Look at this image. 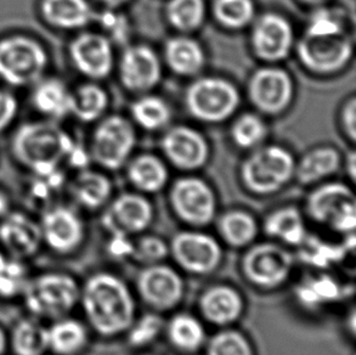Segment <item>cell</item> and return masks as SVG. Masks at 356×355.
Returning a JSON list of instances; mask_svg holds the SVG:
<instances>
[{"instance_id":"6da1fadb","label":"cell","mask_w":356,"mask_h":355,"mask_svg":"<svg viewBox=\"0 0 356 355\" xmlns=\"http://www.w3.org/2000/svg\"><path fill=\"white\" fill-rule=\"evenodd\" d=\"M79 299L90 326L102 336L123 333L134 322V298L117 275L94 274L84 283Z\"/></svg>"},{"instance_id":"7a4b0ae2","label":"cell","mask_w":356,"mask_h":355,"mask_svg":"<svg viewBox=\"0 0 356 355\" xmlns=\"http://www.w3.org/2000/svg\"><path fill=\"white\" fill-rule=\"evenodd\" d=\"M74 149L72 139L54 120L26 123L17 129L13 151L19 164L32 174L58 171Z\"/></svg>"},{"instance_id":"3957f363","label":"cell","mask_w":356,"mask_h":355,"mask_svg":"<svg viewBox=\"0 0 356 355\" xmlns=\"http://www.w3.org/2000/svg\"><path fill=\"white\" fill-rule=\"evenodd\" d=\"M296 159L280 145H261L243 161L240 175L248 191L268 196L280 191L294 178Z\"/></svg>"},{"instance_id":"277c9868","label":"cell","mask_w":356,"mask_h":355,"mask_svg":"<svg viewBox=\"0 0 356 355\" xmlns=\"http://www.w3.org/2000/svg\"><path fill=\"white\" fill-rule=\"evenodd\" d=\"M185 107L195 120L217 125L232 118L240 106L236 86L225 78L207 76L195 79L184 96Z\"/></svg>"},{"instance_id":"5b68a950","label":"cell","mask_w":356,"mask_h":355,"mask_svg":"<svg viewBox=\"0 0 356 355\" xmlns=\"http://www.w3.org/2000/svg\"><path fill=\"white\" fill-rule=\"evenodd\" d=\"M22 294L26 307L35 317L58 319L77 304L81 288L71 275L47 273L29 278Z\"/></svg>"},{"instance_id":"8992f818","label":"cell","mask_w":356,"mask_h":355,"mask_svg":"<svg viewBox=\"0 0 356 355\" xmlns=\"http://www.w3.org/2000/svg\"><path fill=\"white\" fill-rule=\"evenodd\" d=\"M48 55L42 44L26 36L0 40V79L13 87L34 86L43 77Z\"/></svg>"},{"instance_id":"52a82bcc","label":"cell","mask_w":356,"mask_h":355,"mask_svg":"<svg viewBox=\"0 0 356 355\" xmlns=\"http://www.w3.org/2000/svg\"><path fill=\"white\" fill-rule=\"evenodd\" d=\"M309 216L338 234L352 235L356 226V198L343 182H326L314 189L307 200Z\"/></svg>"},{"instance_id":"ba28073f","label":"cell","mask_w":356,"mask_h":355,"mask_svg":"<svg viewBox=\"0 0 356 355\" xmlns=\"http://www.w3.org/2000/svg\"><path fill=\"white\" fill-rule=\"evenodd\" d=\"M300 63L318 76L341 72L350 63L354 45L348 34L304 33L297 44Z\"/></svg>"},{"instance_id":"9c48e42d","label":"cell","mask_w":356,"mask_h":355,"mask_svg":"<svg viewBox=\"0 0 356 355\" xmlns=\"http://www.w3.org/2000/svg\"><path fill=\"white\" fill-rule=\"evenodd\" d=\"M136 143L134 125L122 116L106 117L92 133L90 156L102 168L118 171L128 164Z\"/></svg>"},{"instance_id":"30bf717a","label":"cell","mask_w":356,"mask_h":355,"mask_svg":"<svg viewBox=\"0 0 356 355\" xmlns=\"http://www.w3.org/2000/svg\"><path fill=\"white\" fill-rule=\"evenodd\" d=\"M169 202L180 221L196 228L208 226L217 214L216 194L201 178H179L172 185Z\"/></svg>"},{"instance_id":"8fae6325","label":"cell","mask_w":356,"mask_h":355,"mask_svg":"<svg viewBox=\"0 0 356 355\" xmlns=\"http://www.w3.org/2000/svg\"><path fill=\"white\" fill-rule=\"evenodd\" d=\"M247 93L255 110L263 115L279 116L292 104L293 79L284 68L269 65L258 68L250 76Z\"/></svg>"},{"instance_id":"7c38bea8","label":"cell","mask_w":356,"mask_h":355,"mask_svg":"<svg viewBox=\"0 0 356 355\" xmlns=\"http://www.w3.org/2000/svg\"><path fill=\"white\" fill-rule=\"evenodd\" d=\"M293 255L276 242H263L250 247L242 260L245 278L258 287H277L289 278Z\"/></svg>"},{"instance_id":"4fadbf2b","label":"cell","mask_w":356,"mask_h":355,"mask_svg":"<svg viewBox=\"0 0 356 355\" xmlns=\"http://www.w3.org/2000/svg\"><path fill=\"white\" fill-rule=\"evenodd\" d=\"M294 31L289 19L277 13H265L253 21L250 47L255 56L266 63L289 58L294 47Z\"/></svg>"},{"instance_id":"5bb4252c","label":"cell","mask_w":356,"mask_h":355,"mask_svg":"<svg viewBox=\"0 0 356 355\" xmlns=\"http://www.w3.org/2000/svg\"><path fill=\"white\" fill-rule=\"evenodd\" d=\"M169 253L188 273L207 275L222 263V247L213 236L200 231H181L174 235Z\"/></svg>"},{"instance_id":"9a60e30c","label":"cell","mask_w":356,"mask_h":355,"mask_svg":"<svg viewBox=\"0 0 356 355\" xmlns=\"http://www.w3.org/2000/svg\"><path fill=\"white\" fill-rule=\"evenodd\" d=\"M136 288L141 299L156 312L173 309L184 297L181 276L177 270L161 263L147 265L140 271Z\"/></svg>"},{"instance_id":"2e32d148","label":"cell","mask_w":356,"mask_h":355,"mask_svg":"<svg viewBox=\"0 0 356 355\" xmlns=\"http://www.w3.org/2000/svg\"><path fill=\"white\" fill-rule=\"evenodd\" d=\"M161 150L169 164L184 172L202 168L211 156L207 139L188 125H175L167 130L161 140Z\"/></svg>"},{"instance_id":"e0dca14e","label":"cell","mask_w":356,"mask_h":355,"mask_svg":"<svg viewBox=\"0 0 356 355\" xmlns=\"http://www.w3.org/2000/svg\"><path fill=\"white\" fill-rule=\"evenodd\" d=\"M122 86L135 94H146L162 79V63L154 49L136 44L124 49L118 65Z\"/></svg>"},{"instance_id":"ac0fdd59","label":"cell","mask_w":356,"mask_h":355,"mask_svg":"<svg viewBox=\"0 0 356 355\" xmlns=\"http://www.w3.org/2000/svg\"><path fill=\"white\" fill-rule=\"evenodd\" d=\"M154 221V207L143 194L125 192L115 197L102 216V226L110 234L135 235L146 230Z\"/></svg>"},{"instance_id":"d6986e66","label":"cell","mask_w":356,"mask_h":355,"mask_svg":"<svg viewBox=\"0 0 356 355\" xmlns=\"http://www.w3.org/2000/svg\"><path fill=\"white\" fill-rule=\"evenodd\" d=\"M73 66L84 77L100 81L111 74L115 65L112 42L105 34L84 32L70 45Z\"/></svg>"},{"instance_id":"ffe728a7","label":"cell","mask_w":356,"mask_h":355,"mask_svg":"<svg viewBox=\"0 0 356 355\" xmlns=\"http://www.w3.org/2000/svg\"><path fill=\"white\" fill-rule=\"evenodd\" d=\"M39 226L43 241L58 253H70L76 250L86 234L82 218L70 207L49 208Z\"/></svg>"},{"instance_id":"44dd1931","label":"cell","mask_w":356,"mask_h":355,"mask_svg":"<svg viewBox=\"0 0 356 355\" xmlns=\"http://www.w3.org/2000/svg\"><path fill=\"white\" fill-rule=\"evenodd\" d=\"M0 241L16 258L34 255L42 244L40 226L22 213L5 214L0 223Z\"/></svg>"},{"instance_id":"7402d4cb","label":"cell","mask_w":356,"mask_h":355,"mask_svg":"<svg viewBox=\"0 0 356 355\" xmlns=\"http://www.w3.org/2000/svg\"><path fill=\"white\" fill-rule=\"evenodd\" d=\"M198 307L208 322L216 326H227L240 319L245 304L235 288L216 285L201 294Z\"/></svg>"},{"instance_id":"603a6c76","label":"cell","mask_w":356,"mask_h":355,"mask_svg":"<svg viewBox=\"0 0 356 355\" xmlns=\"http://www.w3.org/2000/svg\"><path fill=\"white\" fill-rule=\"evenodd\" d=\"M164 61L180 77H196L206 65V54L196 39L186 34L169 38L163 49Z\"/></svg>"},{"instance_id":"cb8c5ba5","label":"cell","mask_w":356,"mask_h":355,"mask_svg":"<svg viewBox=\"0 0 356 355\" xmlns=\"http://www.w3.org/2000/svg\"><path fill=\"white\" fill-rule=\"evenodd\" d=\"M33 87L31 100L39 113L54 122L72 116V90L63 81L42 78Z\"/></svg>"},{"instance_id":"d4e9b609","label":"cell","mask_w":356,"mask_h":355,"mask_svg":"<svg viewBox=\"0 0 356 355\" xmlns=\"http://www.w3.org/2000/svg\"><path fill=\"white\" fill-rule=\"evenodd\" d=\"M40 13L54 29L65 31L87 27L95 17L88 0H42Z\"/></svg>"},{"instance_id":"484cf974","label":"cell","mask_w":356,"mask_h":355,"mask_svg":"<svg viewBox=\"0 0 356 355\" xmlns=\"http://www.w3.org/2000/svg\"><path fill=\"white\" fill-rule=\"evenodd\" d=\"M342 157L333 146H318L296 162L294 177L302 185H312L332 177L338 172Z\"/></svg>"},{"instance_id":"4316f807","label":"cell","mask_w":356,"mask_h":355,"mask_svg":"<svg viewBox=\"0 0 356 355\" xmlns=\"http://www.w3.org/2000/svg\"><path fill=\"white\" fill-rule=\"evenodd\" d=\"M130 184L140 194H157L169 180L167 164L152 154H143L130 159L127 168Z\"/></svg>"},{"instance_id":"83f0119b","label":"cell","mask_w":356,"mask_h":355,"mask_svg":"<svg viewBox=\"0 0 356 355\" xmlns=\"http://www.w3.org/2000/svg\"><path fill=\"white\" fill-rule=\"evenodd\" d=\"M264 230L284 245L300 246L308 236L303 216L296 207H282L270 213L264 221Z\"/></svg>"},{"instance_id":"f1b7e54d","label":"cell","mask_w":356,"mask_h":355,"mask_svg":"<svg viewBox=\"0 0 356 355\" xmlns=\"http://www.w3.org/2000/svg\"><path fill=\"white\" fill-rule=\"evenodd\" d=\"M48 351L56 355H74L88 343L87 327L71 317H58L47 327Z\"/></svg>"},{"instance_id":"f546056e","label":"cell","mask_w":356,"mask_h":355,"mask_svg":"<svg viewBox=\"0 0 356 355\" xmlns=\"http://www.w3.org/2000/svg\"><path fill=\"white\" fill-rule=\"evenodd\" d=\"M73 200L87 210H97L111 198L112 182L106 175L83 169L70 187Z\"/></svg>"},{"instance_id":"4dcf8cb0","label":"cell","mask_w":356,"mask_h":355,"mask_svg":"<svg viewBox=\"0 0 356 355\" xmlns=\"http://www.w3.org/2000/svg\"><path fill=\"white\" fill-rule=\"evenodd\" d=\"M167 336L177 349L186 353L197 352L206 342L202 322L188 313L177 314L169 320Z\"/></svg>"},{"instance_id":"1f68e13d","label":"cell","mask_w":356,"mask_h":355,"mask_svg":"<svg viewBox=\"0 0 356 355\" xmlns=\"http://www.w3.org/2000/svg\"><path fill=\"white\" fill-rule=\"evenodd\" d=\"M131 118L136 125L147 132L163 129L172 120L168 104L157 95L144 94L131 104Z\"/></svg>"},{"instance_id":"d6a6232c","label":"cell","mask_w":356,"mask_h":355,"mask_svg":"<svg viewBox=\"0 0 356 355\" xmlns=\"http://www.w3.org/2000/svg\"><path fill=\"white\" fill-rule=\"evenodd\" d=\"M72 116L84 123L100 120L108 107V95L97 83H86L72 91Z\"/></svg>"},{"instance_id":"836d02e7","label":"cell","mask_w":356,"mask_h":355,"mask_svg":"<svg viewBox=\"0 0 356 355\" xmlns=\"http://www.w3.org/2000/svg\"><path fill=\"white\" fill-rule=\"evenodd\" d=\"M218 230L227 245L245 247L250 245L258 235V223L247 212H227L219 219Z\"/></svg>"},{"instance_id":"e575fe53","label":"cell","mask_w":356,"mask_h":355,"mask_svg":"<svg viewBox=\"0 0 356 355\" xmlns=\"http://www.w3.org/2000/svg\"><path fill=\"white\" fill-rule=\"evenodd\" d=\"M207 14L204 0H169L165 17L169 24L180 33H193L201 29Z\"/></svg>"},{"instance_id":"d590c367","label":"cell","mask_w":356,"mask_h":355,"mask_svg":"<svg viewBox=\"0 0 356 355\" xmlns=\"http://www.w3.org/2000/svg\"><path fill=\"white\" fill-rule=\"evenodd\" d=\"M214 19L222 29L240 31L253 24L255 5L253 0H214L212 4Z\"/></svg>"},{"instance_id":"8d00e7d4","label":"cell","mask_w":356,"mask_h":355,"mask_svg":"<svg viewBox=\"0 0 356 355\" xmlns=\"http://www.w3.org/2000/svg\"><path fill=\"white\" fill-rule=\"evenodd\" d=\"M16 355H44L48 352L47 327L34 319H24L16 324L11 336Z\"/></svg>"},{"instance_id":"74e56055","label":"cell","mask_w":356,"mask_h":355,"mask_svg":"<svg viewBox=\"0 0 356 355\" xmlns=\"http://www.w3.org/2000/svg\"><path fill=\"white\" fill-rule=\"evenodd\" d=\"M268 125L257 113L245 112L234 120L230 128L232 143L242 150L259 148L268 138Z\"/></svg>"},{"instance_id":"f35d334b","label":"cell","mask_w":356,"mask_h":355,"mask_svg":"<svg viewBox=\"0 0 356 355\" xmlns=\"http://www.w3.org/2000/svg\"><path fill=\"white\" fill-rule=\"evenodd\" d=\"M341 293L342 290L337 281L325 275L309 278L297 290L299 301L305 306H320L336 302L341 297Z\"/></svg>"},{"instance_id":"ab89813d","label":"cell","mask_w":356,"mask_h":355,"mask_svg":"<svg viewBox=\"0 0 356 355\" xmlns=\"http://www.w3.org/2000/svg\"><path fill=\"white\" fill-rule=\"evenodd\" d=\"M207 355H254L250 341L236 330L218 332L208 342Z\"/></svg>"},{"instance_id":"60d3db41","label":"cell","mask_w":356,"mask_h":355,"mask_svg":"<svg viewBox=\"0 0 356 355\" xmlns=\"http://www.w3.org/2000/svg\"><path fill=\"white\" fill-rule=\"evenodd\" d=\"M163 319L157 313H147L139 320L131 322L128 331L130 346L146 347L151 345L163 330Z\"/></svg>"},{"instance_id":"b9f144b4","label":"cell","mask_w":356,"mask_h":355,"mask_svg":"<svg viewBox=\"0 0 356 355\" xmlns=\"http://www.w3.org/2000/svg\"><path fill=\"white\" fill-rule=\"evenodd\" d=\"M300 246H303L302 255L304 260L316 267H328L337 263L346 255V248L342 246L330 245L328 242L310 239L308 236Z\"/></svg>"},{"instance_id":"7bdbcfd3","label":"cell","mask_w":356,"mask_h":355,"mask_svg":"<svg viewBox=\"0 0 356 355\" xmlns=\"http://www.w3.org/2000/svg\"><path fill=\"white\" fill-rule=\"evenodd\" d=\"M27 281V269L19 260H5L0 268V296L11 298L22 294Z\"/></svg>"},{"instance_id":"ee69618b","label":"cell","mask_w":356,"mask_h":355,"mask_svg":"<svg viewBox=\"0 0 356 355\" xmlns=\"http://www.w3.org/2000/svg\"><path fill=\"white\" fill-rule=\"evenodd\" d=\"M169 255V246L157 236L145 235L134 242V250L131 260L139 265H159Z\"/></svg>"},{"instance_id":"f6af8a7d","label":"cell","mask_w":356,"mask_h":355,"mask_svg":"<svg viewBox=\"0 0 356 355\" xmlns=\"http://www.w3.org/2000/svg\"><path fill=\"white\" fill-rule=\"evenodd\" d=\"M309 19L305 33L346 34V21L337 11L318 6Z\"/></svg>"},{"instance_id":"bcb514c9","label":"cell","mask_w":356,"mask_h":355,"mask_svg":"<svg viewBox=\"0 0 356 355\" xmlns=\"http://www.w3.org/2000/svg\"><path fill=\"white\" fill-rule=\"evenodd\" d=\"M19 110L17 100L10 91L0 89V132L6 129L16 118Z\"/></svg>"},{"instance_id":"7dc6e473","label":"cell","mask_w":356,"mask_h":355,"mask_svg":"<svg viewBox=\"0 0 356 355\" xmlns=\"http://www.w3.org/2000/svg\"><path fill=\"white\" fill-rule=\"evenodd\" d=\"M110 235L111 237L107 244L108 253L118 260L130 258L133 255V250H134V242L130 240V236L118 234V232L110 234Z\"/></svg>"},{"instance_id":"c3c4849f","label":"cell","mask_w":356,"mask_h":355,"mask_svg":"<svg viewBox=\"0 0 356 355\" xmlns=\"http://www.w3.org/2000/svg\"><path fill=\"white\" fill-rule=\"evenodd\" d=\"M343 130L353 143L356 140V99L353 96L344 104L341 113Z\"/></svg>"},{"instance_id":"681fc988","label":"cell","mask_w":356,"mask_h":355,"mask_svg":"<svg viewBox=\"0 0 356 355\" xmlns=\"http://www.w3.org/2000/svg\"><path fill=\"white\" fill-rule=\"evenodd\" d=\"M102 24L110 33V37H107V38L110 40L113 38L117 42H122L123 37H125L124 22H123L122 16L113 14L112 10H107L105 16H102Z\"/></svg>"},{"instance_id":"f907efd6","label":"cell","mask_w":356,"mask_h":355,"mask_svg":"<svg viewBox=\"0 0 356 355\" xmlns=\"http://www.w3.org/2000/svg\"><path fill=\"white\" fill-rule=\"evenodd\" d=\"M95 1L102 5L105 9L115 11V10L124 6L125 4H128L130 0H95Z\"/></svg>"},{"instance_id":"816d5d0a","label":"cell","mask_w":356,"mask_h":355,"mask_svg":"<svg viewBox=\"0 0 356 355\" xmlns=\"http://www.w3.org/2000/svg\"><path fill=\"white\" fill-rule=\"evenodd\" d=\"M347 171L349 177L355 180L356 175V154L354 151L349 152L347 157Z\"/></svg>"},{"instance_id":"f5cc1de1","label":"cell","mask_w":356,"mask_h":355,"mask_svg":"<svg viewBox=\"0 0 356 355\" xmlns=\"http://www.w3.org/2000/svg\"><path fill=\"white\" fill-rule=\"evenodd\" d=\"M8 207H9L8 197H6L4 192L0 191V216H5V214H6V212H8Z\"/></svg>"},{"instance_id":"db71d44e","label":"cell","mask_w":356,"mask_h":355,"mask_svg":"<svg viewBox=\"0 0 356 355\" xmlns=\"http://www.w3.org/2000/svg\"><path fill=\"white\" fill-rule=\"evenodd\" d=\"M300 3L308 5V6H314V8H318V6H323L326 4L328 0H299Z\"/></svg>"},{"instance_id":"11a10c76","label":"cell","mask_w":356,"mask_h":355,"mask_svg":"<svg viewBox=\"0 0 356 355\" xmlns=\"http://www.w3.org/2000/svg\"><path fill=\"white\" fill-rule=\"evenodd\" d=\"M5 346H6V338L3 330H0V355L4 353Z\"/></svg>"},{"instance_id":"9f6ffc18","label":"cell","mask_w":356,"mask_h":355,"mask_svg":"<svg viewBox=\"0 0 356 355\" xmlns=\"http://www.w3.org/2000/svg\"><path fill=\"white\" fill-rule=\"evenodd\" d=\"M8 260L4 255H3V252L0 251V268H1V265H4L5 260Z\"/></svg>"}]
</instances>
